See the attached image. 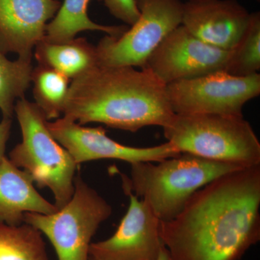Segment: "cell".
Returning a JSON list of instances; mask_svg holds the SVG:
<instances>
[{"mask_svg": "<svg viewBox=\"0 0 260 260\" xmlns=\"http://www.w3.org/2000/svg\"><path fill=\"white\" fill-rule=\"evenodd\" d=\"M88 260H105V259H99V258L95 257V256L89 255V259Z\"/></svg>", "mask_w": 260, "mask_h": 260, "instance_id": "cell-24", "label": "cell"}, {"mask_svg": "<svg viewBox=\"0 0 260 260\" xmlns=\"http://www.w3.org/2000/svg\"><path fill=\"white\" fill-rule=\"evenodd\" d=\"M230 54L231 50L218 49L203 42L181 25L153 51L145 68L168 85L225 71Z\"/></svg>", "mask_w": 260, "mask_h": 260, "instance_id": "cell-9", "label": "cell"}, {"mask_svg": "<svg viewBox=\"0 0 260 260\" xmlns=\"http://www.w3.org/2000/svg\"><path fill=\"white\" fill-rule=\"evenodd\" d=\"M111 14L127 25H133L140 17L135 0H104Z\"/></svg>", "mask_w": 260, "mask_h": 260, "instance_id": "cell-21", "label": "cell"}, {"mask_svg": "<svg viewBox=\"0 0 260 260\" xmlns=\"http://www.w3.org/2000/svg\"><path fill=\"white\" fill-rule=\"evenodd\" d=\"M31 82L36 104L47 120L63 114L69 91V78L51 68L38 64L32 69Z\"/></svg>", "mask_w": 260, "mask_h": 260, "instance_id": "cell-18", "label": "cell"}, {"mask_svg": "<svg viewBox=\"0 0 260 260\" xmlns=\"http://www.w3.org/2000/svg\"><path fill=\"white\" fill-rule=\"evenodd\" d=\"M47 124L54 139L69 152L78 166L100 159H116L130 164L159 162L181 154L168 142L148 148L120 144L109 138L102 126L85 127L64 116L54 122L47 121Z\"/></svg>", "mask_w": 260, "mask_h": 260, "instance_id": "cell-10", "label": "cell"}, {"mask_svg": "<svg viewBox=\"0 0 260 260\" xmlns=\"http://www.w3.org/2000/svg\"><path fill=\"white\" fill-rule=\"evenodd\" d=\"M260 69V13H251L247 28L231 50L225 72L238 77L256 74Z\"/></svg>", "mask_w": 260, "mask_h": 260, "instance_id": "cell-20", "label": "cell"}, {"mask_svg": "<svg viewBox=\"0 0 260 260\" xmlns=\"http://www.w3.org/2000/svg\"><path fill=\"white\" fill-rule=\"evenodd\" d=\"M34 55L38 64L56 70L70 80L99 65L96 47L84 38L51 42L44 37L36 46Z\"/></svg>", "mask_w": 260, "mask_h": 260, "instance_id": "cell-15", "label": "cell"}, {"mask_svg": "<svg viewBox=\"0 0 260 260\" xmlns=\"http://www.w3.org/2000/svg\"><path fill=\"white\" fill-rule=\"evenodd\" d=\"M23 140L9 153L10 161L31 177L39 188H49L61 209L75 190L78 164L69 152L54 139L44 113L34 103L21 98L15 105Z\"/></svg>", "mask_w": 260, "mask_h": 260, "instance_id": "cell-5", "label": "cell"}, {"mask_svg": "<svg viewBox=\"0 0 260 260\" xmlns=\"http://www.w3.org/2000/svg\"><path fill=\"white\" fill-rule=\"evenodd\" d=\"M102 1V0H99ZM90 0H64L54 19L46 26L45 38L51 42H63L75 39L84 30H99L111 37H119L127 30L124 25H100L89 18Z\"/></svg>", "mask_w": 260, "mask_h": 260, "instance_id": "cell-16", "label": "cell"}, {"mask_svg": "<svg viewBox=\"0 0 260 260\" xmlns=\"http://www.w3.org/2000/svg\"><path fill=\"white\" fill-rule=\"evenodd\" d=\"M68 204L56 213H26L24 223L44 234L55 249L58 260H88L91 239L112 208L78 174Z\"/></svg>", "mask_w": 260, "mask_h": 260, "instance_id": "cell-6", "label": "cell"}, {"mask_svg": "<svg viewBox=\"0 0 260 260\" xmlns=\"http://www.w3.org/2000/svg\"><path fill=\"white\" fill-rule=\"evenodd\" d=\"M181 153L242 167L260 165V143L243 116L175 114L162 127Z\"/></svg>", "mask_w": 260, "mask_h": 260, "instance_id": "cell-4", "label": "cell"}, {"mask_svg": "<svg viewBox=\"0 0 260 260\" xmlns=\"http://www.w3.org/2000/svg\"><path fill=\"white\" fill-rule=\"evenodd\" d=\"M156 260H173L172 258L171 257L170 254H169V251L167 250V248L165 246H162L161 249H160V253Z\"/></svg>", "mask_w": 260, "mask_h": 260, "instance_id": "cell-23", "label": "cell"}, {"mask_svg": "<svg viewBox=\"0 0 260 260\" xmlns=\"http://www.w3.org/2000/svg\"><path fill=\"white\" fill-rule=\"evenodd\" d=\"M58 210L38 192L28 173L8 157L0 160V223L21 225L25 213L49 215Z\"/></svg>", "mask_w": 260, "mask_h": 260, "instance_id": "cell-14", "label": "cell"}, {"mask_svg": "<svg viewBox=\"0 0 260 260\" xmlns=\"http://www.w3.org/2000/svg\"><path fill=\"white\" fill-rule=\"evenodd\" d=\"M31 61L20 58L10 61L0 50V111L5 119H12L15 99L23 98L30 86Z\"/></svg>", "mask_w": 260, "mask_h": 260, "instance_id": "cell-19", "label": "cell"}, {"mask_svg": "<svg viewBox=\"0 0 260 260\" xmlns=\"http://www.w3.org/2000/svg\"><path fill=\"white\" fill-rule=\"evenodd\" d=\"M159 232L173 260L242 259L260 240V165L210 181Z\"/></svg>", "mask_w": 260, "mask_h": 260, "instance_id": "cell-1", "label": "cell"}, {"mask_svg": "<svg viewBox=\"0 0 260 260\" xmlns=\"http://www.w3.org/2000/svg\"><path fill=\"white\" fill-rule=\"evenodd\" d=\"M12 119H5L0 121V160L4 158L6 150L7 142L9 139L11 129Z\"/></svg>", "mask_w": 260, "mask_h": 260, "instance_id": "cell-22", "label": "cell"}, {"mask_svg": "<svg viewBox=\"0 0 260 260\" xmlns=\"http://www.w3.org/2000/svg\"><path fill=\"white\" fill-rule=\"evenodd\" d=\"M175 114H213L243 116L246 103L260 94V75L238 77L217 71L167 85Z\"/></svg>", "mask_w": 260, "mask_h": 260, "instance_id": "cell-8", "label": "cell"}, {"mask_svg": "<svg viewBox=\"0 0 260 260\" xmlns=\"http://www.w3.org/2000/svg\"><path fill=\"white\" fill-rule=\"evenodd\" d=\"M156 162L130 164V178L121 174V180L123 189L144 200L160 221L175 218L191 197L210 181L244 168L186 153Z\"/></svg>", "mask_w": 260, "mask_h": 260, "instance_id": "cell-3", "label": "cell"}, {"mask_svg": "<svg viewBox=\"0 0 260 260\" xmlns=\"http://www.w3.org/2000/svg\"><path fill=\"white\" fill-rule=\"evenodd\" d=\"M138 20L119 37L106 36L96 46L99 65L145 68L149 56L182 23L180 0H135Z\"/></svg>", "mask_w": 260, "mask_h": 260, "instance_id": "cell-7", "label": "cell"}, {"mask_svg": "<svg viewBox=\"0 0 260 260\" xmlns=\"http://www.w3.org/2000/svg\"><path fill=\"white\" fill-rule=\"evenodd\" d=\"M127 211L114 235L91 243L89 255L105 260H156L164 244L160 222L150 206L127 189Z\"/></svg>", "mask_w": 260, "mask_h": 260, "instance_id": "cell-11", "label": "cell"}, {"mask_svg": "<svg viewBox=\"0 0 260 260\" xmlns=\"http://www.w3.org/2000/svg\"><path fill=\"white\" fill-rule=\"evenodd\" d=\"M250 19L251 13L237 0H201L184 3L181 25L203 42L229 51Z\"/></svg>", "mask_w": 260, "mask_h": 260, "instance_id": "cell-13", "label": "cell"}, {"mask_svg": "<svg viewBox=\"0 0 260 260\" xmlns=\"http://www.w3.org/2000/svg\"><path fill=\"white\" fill-rule=\"evenodd\" d=\"M42 234L25 223H0V260H49Z\"/></svg>", "mask_w": 260, "mask_h": 260, "instance_id": "cell-17", "label": "cell"}, {"mask_svg": "<svg viewBox=\"0 0 260 260\" xmlns=\"http://www.w3.org/2000/svg\"><path fill=\"white\" fill-rule=\"evenodd\" d=\"M61 4L58 0H0V50L32 60V49L45 37L47 22Z\"/></svg>", "mask_w": 260, "mask_h": 260, "instance_id": "cell-12", "label": "cell"}, {"mask_svg": "<svg viewBox=\"0 0 260 260\" xmlns=\"http://www.w3.org/2000/svg\"><path fill=\"white\" fill-rule=\"evenodd\" d=\"M174 114L167 85L151 70L101 65L71 80L63 112L80 125L99 122L132 133L162 128Z\"/></svg>", "mask_w": 260, "mask_h": 260, "instance_id": "cell-2", "label": "cell"}, {"mask_svg": "<svg viewBox=\"0 0 260 260\" xmlns=\"http://www.w3.org/2000/svg\"><path fill=\"white\" fill-rule=\"evenodd\" d=\"M196 1H201V0H187V2H196Z\"/></svg>", "mask_w": 260, "mask_h": 260, "instance_id": "cell-25", "label": "cell"}]
</instances>
